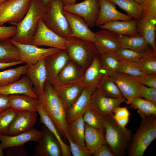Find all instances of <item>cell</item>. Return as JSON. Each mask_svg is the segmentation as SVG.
Wrapping results in <instances>:
<instances>
[{"label": "cell", "mask_w": 156, "mask_h": 156, "mask_svg": "<svg viewBox=\"0 0 156 156\" xmlns=\"http://www.w3.org/2000/svg\"><path fill=\"white\" fill-rule=\"evenodd\" d=\"M39 104L53 122L62 136L68 135L66 110L52 85L46 80L43 92L38 96Z\"/></svg>", "instance_id": "6da1fadb"}, {"label": "cell", "mask_w": 156, "mask_h": 156, "mask_svg": "<svg viewBox=\"0 0 156 156\" xmlns=\"http://www.w3.org/2000/svg\"><path fill=\"white\" fill-rule=\"evenodd\" d=\"M46 10L41 0H31L25 16L20 22L14 25L16 27V32L11 38L20 43L33 44V38L39 21Z\"/></svg>", "instance_id": "7a4b0ae2"}, {"label": "cell", "mask_w": 156, "mask_h": 156, "mask_svg": "<svg viewBox=\"0 0 156 156\" xmlns=\"http://www.w3.org/2000/svg\"><path fill=\"white\" fill-rule=\"evenodd\" d=\"M103 117L106 144L114 156H124L131 140L132 131L120 126L114 119L113 114Z\"/></svg>", "instance_id": "3957f363"}, {"label": "cell", "mask_w": 156, "mask_h": 156, "mask_svg": "<svg viewBox=\"0 0 156 156\" xmlns=\"http://www.w3.org/2000/svg\"><path fill=\"white\" fill-rule=\"evenodd\" d=\"M139 127L133 135L126 151L129 156H143L148 146L156 138V116L141 117Z\"/></svg>", "instance_id": "277c9868"}, {"label": "cell", "mask_w": 156, "mask_h": 156, "mask_svg": "<svg viewBox=\"0 0 156 156\" xmlns=\"http://www.w3.org/2000/svg\"><path fill=\"white\" fill-rule=\"evenodd\" d=\"M62 0H55L47 7L42 18L46 25L61 37H73L68 22L64 13Z\"/></svg>", "instance_id": "5b68a950"}, {"label": "cell", "mask_w": 156, "mask_h": 156, "mask_svg": "<svg viewBox=\"0 0 156 156\" xmlns=\"http://www.w3.org/2000/svg\"><path fill=\"white\" fill-rule=\"evenodd\" d=\"M68 39L66 50L70 60L86 70L99 54L94 43L73 36Z\"/></svg>", "instance_id": "8992f818"}, {"label": "cell", "mask_w": 156, "mask_h": 156, "mask_svg": "<svg viewBox=\"0 0 156 156\" xmlns=\"http://www.w3.org/2000/svg\"><path fill=\"white\" fill-rule=\"evenodd\" d=\"M31 0H7L0 5V26L6 23L14 25L27 14Z\"/></svg>", "instance_id": "52a82bcc"}, {"label": "cell", "mask_w": 156, "mask_h": 156, "mask_svg": "<svg viewBox=\"0 0 156 156\" xmlns=\"http://www.w3.org/2000/svg\"><path fill=\"white\" fill-rule=\"evenodd\" d=\"M68 42V39L60 36L48 28L42 18L39 20L36 31L33 38V45L66 50Z\"/></svg>", "instance_id": "ba28073f"}, {"label": "cell", "mask_w": 156, "mask_h": 156, "mask_svg": "<svg viewBox=\"0 0 156 156\" xmlns=\"http://www.w3.org/2000/svg\"><path fill=\"white\" fill-rule=\"evenodd\" d=\"M10 40L18 49L20 60L29 66L62 50L55 48H41L33 44L18 43L11 38Z\"/></svg>", "instance_id": "9c48e42d"}, {"label": "cell", "mask_w": 156, "mask_h": 156, "mask_svg": "<svg viewBox=\"0 0 156 156\" xmlns=\"http://www.w3.org/2000/svg\"><path fill=\"white\" fill-rule=\"evenodd\" d=\"M64 11L76 14L82 17L89 27L96 25L100 10L99 0H85L74 4L63 6Z\"/></svg>", "instance_id": "30bf717a"}, {"label": "cell", "mask_w": 156, "mask_h": 156, "mask_svg": "<svg viewBox=\"0 0 156 156\" xmlns=\"http://www.w3.org/2000/svg\"><path fill=\"white\" fill-rule=\"evenodd\" d=\"M106 74L116 84L126 99L140 97L141 84L137 77L117 72Z\"/></svg>", "instance_id": "8fae6325"}, {"label": "cell", "mask_w": 156, "mask_h": 156, "mask_svg": "<svg viewBox=\"0 0 156 156\" xmlns=\"http://www.w3.org/2000/svg\"><path fill=\"white\" fill-rule=\"evenodd\" d=\"M126 99L124 97L114 98L107 96L96 89L92 95L88 107L105 117L113 114L115 109Z\"/></svg>", "instance_id": "7c38bea8"}, {"label": "cell", "mask_w": 156, "mask_h": 156, "mask_svg": "<svg viewBox=\"0 0 156 156\" xmlns=\"http://www.w3.org/2000/svg\"><path fill=\"white\" fill-rule=\"evenodd\" d=\"M42 128V135L34 148L35 156H62L61 148L56 138L45 125Z\"/></svg>", "instance_id": "4fadbf2b"}, {"label": "cell", "mask_w": 156, "mask_h": 156, "mask_svg": "<svg viewBox=\"0 0 156 156\" xmlns=\"http://www.w3.org/2000/svg\"><path fill=\"white\" fill-rule=\"evenodd\" d=\"M52 85L62 100L66 112L77 99L85 87L82 79Z\"/></svg>", "instance_id": "5bb4252c"}, {"label": "cell", "mask_w": 156, "mask_h": 156, "mask_svg": "<svg viewBox=\"0 0 156 156\" xmlns=\"http://www.w3.org/2000/svg\"><path fill=\"white\" fill-rule=\"evenodd\" d=\"M66 50H62L44 59L47 80L52 85L59 73L69 60Z\"/></svg>", "instance_id": "9a60e30c"}, {"label": "cell", "mask_w": 156, "mask_h": 156, "mask_svg": "<svg viewBox=\"0 0 156 156\" xmlns=\"http://www.w3.org/2000/svg\"><path fill=\"white\" fill-rule=\"evenodd\" d=\"M94 43L99 53L110 51H116L121 48L119 36L109 30L102 29L94 32Z\"/></svg>", "instance_id": "2e32d148"}, {"label": "cell", "mask_w": 156, "mask_h": 156, "mask_svg": "<svg viewBox=\"0 0 156 156\" xmlns=\"http://www.w3.org/2000/svg\"><path fill=\"white\" fill-rule=\"evenodd\" d=\"M100 10L95 25L99 27L105 23L114 20L127 21L133 18L117 9L116 5L109 0H99Z\"/></svg>", "instance_id": "e0dca14e"}, {"label": "cell", "mask_w": 156, "mask_h": 156, "mask_svg": "<svg viewBox=\"0 0 156 156\" xmlns=\"http://www.w3.org/2000/svg\"><path fill=\"white\" fill-rule=\"evenodd\" d=\"M37 112L27 111L18 112L9 128L7 135H16L32 129L37 122Z\"/></svg>", "instance_id": "ac0fdd59"}, {"label": "cell", "mask_w": 156, "mask_h": 156, "mask_svg": "<svg viewBox=\"0 0 156 156\" xmlns=\"http://www.w3.org/2000/svg\"><path fill=\"white\" fill-rule=\"evenodd\" d=\"M64 14L69 24L73 37L94 42V32L90 29L84 20L76 14L64 10Z\"/></svg>", "instance_id": "d6986e66"}, {"label": "cell", "mask_w": 156, "mask_h": 156, "mask_svg": "<svg viewBox=\"0 0 156 156\" xmlns=\"http://www.w3.org/2000/svg\"><path fill=\"white\" fill-rule=\"evenodd\" d=\"M96 89L84 87L79 97L66 112V120L67 123L83 114L89 107L92 95Z\"/></svg>", "instance_id": "ffe728a7"}, {"label": "cell", "mask_w": 156, "mask_h": 156, "mask_svg": "<svg viewBox=\"0 0 156 156\" xmlns=\"http://www.w3.org/2000/svg\"><path fill=\"white\" fill-rule=\"evenodd\" d=\"M25 75L31 80L34 92L38 96L43 92L47 80L44 59H41L35 64L29 66Z\"/></svg>", "instance_id": "44dd1931"}, {"label": "cell", "mask_w": 156, "mask_h": 156, "mask_svg": "<svg viewBox=\"0 0 156 156\" xmlns=\"http://www.w3.org/2000/svg\"><path fill=\"white\" fill-rule=\"evenodd\" d=\"M43 135V131L33 128L31 129L16 135H0L1 145L3 149L9 147L24 145L30 141L38 142Z\"/></svg>", "instance_id": "7402d4cb"}, {"label": "cell", "mask_w": 156, "mask_h": 156, "mask_svg": "<svg viewBox=\"0 0 156 156\" xmlns=\"http://www.w3.org/2000/svg\"><path fill=\"white\" fill-rule=\"evenodd\" d=\"M15 94H25L38 99L31 80L25 75L18 81L0 86V94L8 96Z\"/></svg>", "instance_id": "603a6c76"}, {"label": "cell", "mask_w": 156, "mask_h": 156, "mask_svg": "<svg viewBox=\"0 0 156 156\" xmlns=\"http://www.w3.org/2000/svg\"><path fill=\"white\" fill-rule=\"evenodd\" d=\"M105 74L98 54L85 70L82 78L85 87L96 88L97 85Z\"/></svg>", "instance_id": "cb8c5ba5"}, {"label": "cell", "mask_w": 156, "mask_h": 156, "mask_svg": "<svg viewBox=\"0 0 156 156\" xmlns=\"http://www.w3.org/2000/svg\"><path fill=\"white\" fill-rule=\"evenodd\" d=\"M138 22L134 19L127 21L116 20L107 22L99 27L111 30L118 35L132 36L138 34Z\"/></svg>", "instance_id": "d4e9b609"}, {"label": "cell", "mask_w": 156, "mask_h": 156, "mask_svg": "<svg viewBox=\"0 0 156 156\" xmlns=\"http://www.w3.org/2000/svg\"><path fill=\"white\" fill-rule=\"evenodd\" d=\"M85 70L73 61L69 60L59 73L55 82L52 85L82 79Z\"/></svg>", "instance_id": "484cf974"}, {"label": "cell", "mask_w": 156, "mask_h": 156, "mask_svg": "<svg viewBox=\"0 0 156 156\" xmlns=\"http://www.w3.org/2000/svg\"><path fill=\"white\" fill-rule=\"evenodd\" d=\"M10 107L17 112L34 111L37 112L39 103L38 98L23 94L8 95Z\"/></svg>", "instance_id": "4316f807"}, {"label": "cell", "mask_w": 156, "mask_h": 156, "mask_svg": "<svg viewBox=\"0 0 156 156\" xmlns=\"http://www.w3.org/2000/svg\"><path fill=\"white\" fill-rule=\"evenodd\" d=\"M85 146L93 154L101 145L106 143L105 131L90 126L85 123Z\"/></svg>", "instance_id": "83f0119b"}, {"label": "cell", "mask_w": 156, "mask_h": 156, "mask_svg": "<svg viewBox=\"0 0 156 156\" xmlns=\"http://www.w3.org/2000/svg\"><path fill=\"white\" fill-rule=\"evenodd\" d=\"M37 110L40 117V122L47 127L59 142L62 149V156H71L70 146L62 140V136L59 132L39 104L37 107Z\"/></svg>", "instance_id": "f1b7e54d"}, {"label": "cell", "mask_w": 156, "mask_h": 156, "mask_svg": "<svg viewBox=\"0 0 156 156\" xmlns=\"http://www.w3.org/2000/svg\"><path fill=\"white\" fill-rule=\"evenodd\" d=\"M118 36L121 48L143 53L146 51L150 46L146 39L138 34L132 36Z\"/></svg>", "instance_id": "f546056e"}, {"label": "cell", "mask_w": 156, "mask_h": 156, "mask_svg": "<svg viewBox=\"0 0 156 156\" xmlns=\"http://www.w3.org/2000/svg\"><path fill=\"white\" fill-rule=\"evenodd\" d=\"M126 99L125 102L131 108L137 109L141 118L150 115L156 116V103L140 97Z\"/></svg>", "instance_id": "4dcf8cb0"}, {"label": "cell", "mask_w": 156, "mask_h": 156, "mask_svg": "<svg viewBox=\"0 0 156 156\" xmlns=\"http://www.w3.org/2000/svg\"><path fill=\"white\" fill-rule=\"evenodd\" d=\"M96 89L104 95L111 98L124 97L116 84L105 74L96 86Z\"/></svg>", "instance_id": "1f68e13d"}, {"label": "cell", "mask_w": 156, "mask_h": 156, "mask_svg": "<svg viewBox=\"0 0 156 156\" xmlns=\"http://www.w3.org/2000/svg\"><path fill=\"white\" fill-rule=\"evenodd\" d=\"M83 115L67 123V125L68 133L71 139L75 142L84 146H85L84 141L85 127Z\"/></svg>", "instance_id": "d6a6232c"}, {"label": "cell", "mask_w": 156, "mask_h": 156, "mask_svg": "<svg viewBox=\"0 0 156 156\" xmlns=\"http://www.w3.org/2000/svg\"><path fill=\"white\" fill-rule=\"evenodd\" d=\"M21 61L18 48L10 39L0 42V63H7Z\"/></svg>", "instance_id": "836d02e7"}, {"label": "cell", "mask_w": 156, "mask_h": 156, "mask_svg": "<svg viewBox=\"0 0 156 156\" xmlns=\"http://www.w3.org/2000/svg\"><path fill=\"white\" fill-rule=\"evenodd\" d=\"M155 24L153 22L147 21H138L137 29L138 34L143 37L150 46L156 51L155 43Z\"/></svg>", "instance_id": "e575fe53"}, {"label": "cell", "mask_w": 156, "mask_h": 156, "mask_svg": "<svg viewBox=\"0 0 156 156\" xmlns=\"http://www.w3.org/2000/svg\"><path fill=\"white\" fill-rule=\"evenodd\" d=\"M138 63L144 74L156 75V51L149 47Z\"/></svg>", "instance_id": "d590c367"}, {"label": "cell", "mask_w": 156, "mask_h": 156, "mask_svg": "<svg viewBox=\"0 0 156 156\" xmlns=\"http://www.w3.org/2000/svg\"><path fill=\"white\" fill-rule=\"evenodd\" d=\"M29 67L27 64L0 71V86L7 85L19 80L25 75Z\"/></svg>", "instance_id": "8d00e7d4"}, {"label": "cell", "mask_w": 156, "mask_h": 156, "mask_svg": "<svg viewBox=\"0 0 156 156\" xmlns=\"http://www.w3.org/2000/svg\"><path fill=\"white\" fill-rule=\"evenodd\" d=\"M126 12L129 16L138 21L140 20L142 13L141 4L133 0H109Z\"/></svg>", "instance_id": "74e56055"}, {"label": "cell", "mask_w": 156, "mask_h": 156, "mask_svg": "<svg viewBox=\"0 0 156 156\" xmlns=\"http://www.w3.org/2000/svg\"><path fill=\"white\" fill-rule=\"evenodd\" d=\"M103 68L106 74L116 71L120 63L117 54L115 51H110L99 53Z\"/></svg>", "instance_id": "f35d334b"}, {"label": "cell", "mask_w": 156, "mask_h": 156, "mask_svg": "<svg viewBox=\"0 0 156 156\" xmlns=\"http://www.w3.org/2000/svg\"><path fill=\"white\" fill-rule=\"evenodd\" d=\"M83 118L88 125L105 131L104 117L93 109L88 107L83 114Z\"/></svg>", "instance_id": "ab89813d"}, {"label": "cell", "mask_w": 156, "mask_h": 156, "mask_svg": "<svg viewBox=\"0 0 156 156\" xmlns=\"http://www.w3.org/2000/svg\"><path fill=\"white\" fill-rule=\"evenodd\" d=\"M17 112L10 107L0 112V135H7Z\"/></svg>", "instance_id": "60d3db41"}, {"label": "cell", "mask_w": 156, "mask_h": 156, "mask_svg": "<svg viewBox=\"0 0 156 156\" xmlns=\"http://www.w3.org/2000/svg\"><path fill=\"white\" fill-rule=\"evenodd\" d=\"M116 72L136 77L145 74L141 70L138 63L125 61H120V65Z\"/></svg>", "instance_id": "b9f144b4"}, {"label": "cell", "mask_w": 156, "mask_h": 156, "mask_svg": "<svg viewBox=\"0 0 156 156\" xmlns=\"http://www.w3.org/2000/svg\"><path fill=\"white\" fill-rule=\"evenodd\" d=\"M142 8V21H150L155 24L156 21V0H145L141 4Z\"/></svg>", "instance_id": "7bdbcfd3"}, {"label": "cell", "mask_w": 156, "mask_h": 156, "mask_svg": "<svg viewBox=\"0 0 156 156\" xmlns=\"http://www.w3.org/2000/svg\"><path fill=\"white\" fill-rule=\"evenodd\" d=\"M120 61L138 63L144 52L140 53L131 50L121 48L116 51Z\"/></svg>", "instance_id": "ee69618b"}, {"label": "cell", "mask_w": 156, "mask_h": 156, "mask_svg": "<svg viewBox=\"0 0 156 156\" xmlns=\"http://www.w3.org/2000/svg\"><path fill=\"white\" fill-rule=\"evenodd\" d=\"M66 138L69 144L70 152L73 156H90L92 153L86 146H81L74 142L68 135Z\"/></svg>", "instance_id": "f6af8a7d"}, {"label": "cell", "mask_w": 156, "mask_h": 156, "mask_svg": "<svg viewBox=\"0 0 156 156\" xmlns=\"http://www.w3.org/2000/svg\"><path fill=\"white\" fill-rule=\"evenodd\" d=\"M140 97L156 103V88L141 84Z\"/></svg>", "instance_id": "bcb514c9"}, {"label": "cell", "mask_w": 156, "mask_h": 156, "mask_svg": "<svg viewBox=\"0 0 156 156\" xmlns=\"http://www.w3.org/2000/svg\"><path fill=\"white\" fill-rule=\"evenodd\" d=\"M16 31V26H0V42L11 38L15 34Z\"/></svg>", "instance_id": "7dc6e473"}, {"label": "cell", "mask_w": 156, "mask_h": 156, "mask_svg": "<svg viewBox=\"0 0 156 156\" xmlns=\"http://www.w3.org/2000/svg\"><path fill=\"white\" fill-rule=\"evenodd\" d=\"M137 78L141 84L156 88V75L145 74Z\"/></svg>", "instance_id": "c3c4849f"}, {"label": "cell", "mask_w": 156, "mask_h": 156, "mask_svg": "<svg viewBox=\"0 0 156 156\" xmlns=\"http://www.w3.org/2000/svg\"><path fill=\"white\" fill-rule=\"evenodd\" d=\"M6 156H27V152L24 145L13 146L7 148Z\"/></svg>", "instance_id": "681fc988"}, {"label": "cell", "mask_w": 156, "mask_h": 156, "mask_svg": "<svg viewBox=\"0 0 156 156\" xmlns=\"http://www.w3.org/2000/svg\"><path fill=\"white\" fill-rule=\"evenodd\" d=\"M130 113L126 107H117L114 110L113 116L115 120L129 118Z\"/></svg>", "instance_id": "f907efd6"}, {"label": "cell", "mask_w": 156, "mask_h": 156, "mask_svg": "<svg viewBox=\"0 0 156 156\" xmlns=\"http://www.w3.org/2000/svg\"><path fill=\"white\" fill-rule=\"evenodd\" d=\"M92 155L94 156H114L111 149L106 143L99 146Z\"/></svg>", "instance_id": "816d5d0a"}, {"label": "cell", "mask_w": 156, "mask_h": 156, "mask_svg": "<svg viewBox=\"0 0 156 156\" xmlns=\"http://www.w3.org/2000/svg\"><path fill=\"white\" fill-rule=\"evenodd\" d=\"M10 107L8 96L0 94V112Z\"/></svg>", "instance_id": "f5cc1de1"}, {"label": "cell", "mask_w": 156, "mask_h": 156, "mask_svg": "<svg viewBox=\"0 0 156 156\" xmlns=\"http://www.w3.org/2000/svg\"><path fill=\"white\" fill-rule=\"evenodd\" d=\"M24 63L21 61L7 63H0V70L15 66Z\"/></svg>", "instance_id": "db71d44e"}, {"label": "cell", "mask_w": 156, "mask_h": 156, "mask_svg": "<svg viewBox=\"0 0 156 156\" xmlns=\"http://www.w3.org/2000/svg\"><path fill=\"white\" fill-rule=\"evenodd\" d=\"M79 0H62L63 6L71 5L76 3V1Z\"/></svg>", "instance_id": "11a10c76"}, {"label": "cell", "mask_w": 156, "mask_h": 156, "mask_svg": "<svg viewBox=\"0 0 156 156\" xmlns=\"http://www.w3.org/2000/svg\"><path fill=\"white\" fill-rule=\"evenodd\" d=\"M44 5L46 8L48 7L51 3L55 0H41Z\"/></svg>", "instance_id": "9f6ffc18"}, {"label": "cell", "mask_w": 156, "mask_h": 156, "mask_svg": "<svg viewBox=\"0 0 156 156\" xmlns=\"http://www.w3.org/2000/svg\"><path fill=\"white\" fill-rule=\"evenodd\" d=\"M3 149L2 148L0 144V156H4V154L3 152Z\"/></svg>", "instance_id": "6f0895ef"}, {"label": "cell", "mask_w": 156, "mask_h": 156, "mask_svg": "<svg viewBox=\"0 0 156 156\" xmlns=\"http://www.w3.org/2000/svg\"><path fill=\"white\" fill-rule=\"evenodd\" d=\"M134 1L139 4H142L145 0H133Z\"/></svg>", "instance_id": "680465c9"}, {"label": "cell", "mask_w": 156, "mask_h": 156, "mask_svg": "<svg viewBox=\"0 0 156 156\" xmlns=\"http://www.w3.org/2000/svg\"><path fill=\"white\" fill-rule=\"evenodd\" d=\"M6 0H0V5Z\"/></svg>", "instance_id": "91938a15"}]
</instances>
